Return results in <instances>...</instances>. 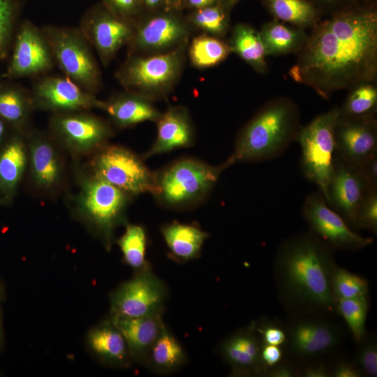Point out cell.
<instances>
[{
    "label": "cell",
    "instance_id": "5",
    "mask_svg": "<svg viewBox=\"0 0 377 377\" xmlns=\"http://www.w3.org/2000/svg\"><path fill=\"white\" fill-rule=\"evenodd\" d=\"M230 166L227 160L211 165L194 158H182L155 172L153 195L161 205L169 208L195 205L211 193L221 174Z\"/></svg>",
    "mask_w": 377,
    "mask_h": 377
},
{
    "label": "cell",
    "instance_id": "52",
    "mask_svg": "<svg viewBox=\"0 0 377 377\" xmlns=\"http://www.w3.org/2000/svg\"><path fill=\"white\" fill-rule=\"evenodd\" d=\"M13 131L8 124L0 117V146L7 140Z\"/></svg>",
    "mask_w": 377,
    "mask_h": 377
},
{
    "label": "cell",
    "instance_id": "20",
    "mask_svg": "<svg viewBox=\"0 0 377 377\" xmlns=\"http://www.w3.org/2000/svg\"><path fill=\"white\" fill-rule=\"evenodd\" d=\"M341 337L340 329L333 323L323 319L304 318L289 327L286 342L292 354L309 358L334 348Z\"/></svg>",
    "mask_w": 377,
    "mask_h": 377
},
{
    "label": "cell",
    "instance_id": "29",
    "mask_svg": "<svg viewBox=\"0 0 377 377\" xmlns=\"http://www.w3.org/2000/svg\"><path fill=\"white\" fill-rule=\"evenodd\" d=\"M259 32L267 56L297 54L308 36L304 29L289 26L275 19L265 23Z\"/></svg>",
    "mask_w": 377,
    "mask_h": 377
},
{
    "label": "cell",
    "instance_id": "34",
    "mask_svg": "<svg viewBox=\"0 0 377 377\" xmlns=\"http://www.w3.org/2000/svg\"><path fill=\"white\" fill-rule=\"evenodd\" d=\"M350 90L344 103L339 108V115L344 117H376L377 110L376 81L360 83Z\"/></svg>",
    "mask_w": 377,
    "mask_h": 377
},
{
    "label": "cell",
    "instance_id": "2",
    "mask_svg": "<svg viewBox=\"0 0 377 377\" xmlns=\"http://www.w3.org/2000/svg\"><path fill=\"white\" fill-rule=\"evenodd\" d=\"M332 249L311 232L284 240L277 251L274 273L286 306L302 311L335 310L330 285Z\"/></svg>",
    "mask_w": 377,
    "mask_h": 377
},
{
    "label": "cell",
    "instance_id": "19",
    "mask_svg": "<svg viewBox=\"0 0 377 377\" xmlns=\"http://www.w3.org/2000/svg\"><path fill=\"white\" fill-rule=\"evenodd\" d=\"M335 154L358 166L377 154V121L371 117L339 116L334 128Z\"/></svg>",
    "mask_w": 377,
    "mask_h": 377
},
{
    "label": "cell",
    "instance_id": "45",
    "mask_svg": "<svg viewBox=\"0 0 377 377\" xmlns=\"http://www.w3.org/2000/svg\"><path fill=\"white\" fill-rule=\"evenodd\" d=\"M282 357L283 351L279 346L262 345L260 359L265 369V374L269 369L281 362Z\"/></svg>",
    "mask_w": 377,
    "mask_h": 377
},
{
    "label": "cell",
    "instance_id": "40",
    "mask_svg": "<svg viewBox=\"0 0 377 377\" xmlns=\"http://www.w3.org/2000/svg\"><path fill=\"white\" fill-rule=\"evenodd\" d=\"M355 228L377 234V188H370L358 208Z\"/></svg>",
    "mask_w": 377,
    "mask_h": 377
},
{
    "label": "cell",
    "instance_id": "31",
    "mask_svg": "<svg viewBox=\"0 0 377 377\" xmlns=\"http://www.w3.org/2000/svg\"><path fill=\"white\" fill-rule=\"evenodd\" d=\"M186 362L184 348L164 325L151 348L146 366L156 374H168L177 371Z\"/></svg>",
    "mask_w": 377,
    "mask_h": 377
},
{
    "label": "cell",
    "instance_id": "51",
    "mask_svg": "<svg viewBox=\"0 0 377 377\" xmlns=\"http://www.w3.org/2000/svg\"><path fill=\"white\" fill-rule=\"evenodd\" d=\"M143 12H156L168 8V0H141Z\"/></svg>",
    "mask_w": 377,
    "mask_h": 377
},
{
    "label": "cell",
    "instance_id": "6",
    "mask_svg": "<svg viewBox=\"0 0 377 377\" xmlns=\"http://www.w3.org/2000/svg\"><path fill=\"white\" fill-rule=\"evenodd\" d=\"M132 197L94 175L82 182L77 213L108 250L112 246L114 230L126 223L125 212Z\"/></svg>",
    "mask_w": 377,
    "mask_h": 377
},
{
    "label": "cell",
    "instance_id": "24",
    "mask_svg": "<svg viewBox=\"0 0 377 377\" xmlns=\"http://www.w3.org/2000/svg\"><path fill=\"white\" fill-rule=\"evenodd\" d=\"M162 316L158 313L136 318L110 317L125 338L133 361L146 366L151 348L165 325Z\"/></svg>",
    "mask_w": 377,
    "mask_h": 377
},
{
    "label": "cell",
    "instance_id": "53",
    "mask_svg": "<svg viewBox=\"0 0 377 377\" xmlns=\"http://www.w3.org/2000/svg\"><path fill=\"white\" fill-rule=\"evenodd\" d=\"M168 8L182 10L183 0H168Z\"/></svg>",
    "mask_w": 377,
    "mask_h": 377
},
{
    "label": "cell",
    "instance_id": "49",
    "mask_svg": "<svg viewBox=\"0 0 377 377\" xmlns=\"http://www.w3.org/2000/svg\"><path fill=\"white\" fill-rule=\"evenodd\" d=\"M305 377H327L330 371L323 364H311L304 367L300 373Z\"/></svg>",
    "mask_w": 377,
    "mask_h": 377
},
{
    "label": "cell",
    "instance_id": "35",
    "mask_svg": "<svg viewBox=\"0 0 377 377\" xmlns=\"http://www.w3.org/2000/svg\"><path fill=\"white\" fill-rule=\"evenodd\" d=\"M117 243L126 264L138 272L149 266L146 260L147 235L144 227L127 223L124 234Z\"/></svg>",
    "mask_w": 377,
    "mask_h": 377
},
{
    "label": "cell",
    "instance_id": "47",
    "mask_svg": "<svg viewBox=\"0 0 377 377\" xmlns=\"http://www.w3.org/2000/svg\"><path fill=\"white\" fill-rule=\"evenodd\" d=\"M330 374L334 377H360L362 374L355 363L341 360L330 370Z\"/></svg>",
    "mask_w": 377,
    "mask_h": 377
},
{
    "label": "cell",
    "instance_id": "22",
    "mask_svg": "<svg viewBox=\"0 0 377 377\" xmlns=\"http://www.w3.org/2000/svg\"><path fill=\"white\" fill-rule=\"evenodd\" d=\"M156 123V140L143 156V159L177 149L188 147L193 144L194 128L186 108L181 105L171 106L161 112Z\"/></svg>",
    "mask_w": 377,
    "mask_h": 377
},
{
    "label": "cell",
    "instance_id": "17",
    "mask_svg": "<svg viewBox=\"0 0 377 377\" xmlns=\"http://www.w3.org/2000/svg\"><path fill=\"white\" fill-rule=\"evenodd\" d=\"M28 148V163L31 180L42 193H50L61 185L64 165L56 141L38 131L26 133Z\"/></svg>",
    "mask_w": 377,
    "mask_h": 377
},
{
    "label": "cell",
    "instance_id": "30",
    "mask_svg": "<svg viewBox=\"0 0 377 377\" xmlns=\"http://www.w3.org/2000/svg\"><path fill=\"white\" fill-rule=\"evenodd\" d=\"M228 44L232 52L256 71L262 74L267 73V55L259 31L250 24L237 23L232 29Z\"/></svg>",
    "mask_w": 377,
    "mask_h": 377
},
{
    "label": "cell",
    "instance_id": "46",
    "mask_svg": "<svg viewBox=\"0 0 377 377\" xmlns=\"http://www.w3.org/2000/svg\"><path fill=\"white\" fill-rule=\"evenodd\" d=\"M371 188H377V154L357 166Z\"/></svg>",
    "mask_w": 377,
    "mask_h": 377
},
{
    "label": "cell",
    "instance_id": "55",
    "mask_svg": "<svg viewBox=\"0 0 377 377\" xmlns=\"http://www.w3.org/2000/svg\"><path fill=\"white\" fill-rule=\"evenodd\" d=\"M362 3L376 4V0H361Z\"/></svg>",
    "mask_w": 377,
    "mask_h": 377
},
{
    "label": "cell",
    "instance_id": "54",
    "mask_svg": "<svg viewBox=\"0 0 377 377\" xmlns=\"http://www.w3.org/2000/svg\"><path fill=\"white\" fill-rule=\"evenodd\" d=\"M240 1L241 0H222L221 3L231 11L234 6Z\"/></svg>",
    "mask_w": 377,
    "mask_h": 377
},
{
    "label": "cell",
    "instance_id": "50",
    "mask_svg": "<svg viewBox=\"0 0 377 377\" xmlns=\"http://www.w3.org/2000/svg\"><path fill=\"white\" fill-rule=\"evenodd\" d=\"M222 0H183V8L191 10L221 3Z\"/></svg>",
    "mask_w": 377,
    "mask_h": 377
},
{
    "label": "cell",
    "instance_id": "56",
    "mask_svg": "<svg viewBox=\"0 0 377 377\" xmlns=\"http://www.w3.org/2000/svg\"><path fill=\"white\" fill-rule=\"evenodd\" d=\"M6 204L4 200L2 199V198L0 196V205Z\"/></svg>",
    "mask_w": 377,
    "mask_h": 377
},
{
    "label": "cell",
    "instance_id": "57",
    "mask_svg": "<svg viewBox=\"0 0 377 377\" xmlns=\"http://www.w3.org/2000/svg\"><path fill=\"white\" fill-rule=\"evenodd\" d=\"M0 332H1V322H0Z\"/></svg>",
    "mask_w": 377,
    "mask_h": 377
},
{
    "label": "cell",
    "instance_id": "23",
    "mask_svg": "<svg viewBox=\"0 0 377 377\" xmlns=\"http://www.w3.org/2000/svg\"><path fill=\"white\" fill-rule=\"evenodd\" d=\"M28 165L26 133L13 131L0 146V196L11 202Z\"/></svg>",
    "mask_w": 377,
    "mask_h": 377
},
{
    "label": "cell",
    "instance_id": "42",
    "mask_svg": "<svg viewBox=\"0 0 377 377\" xmlns=\"http://www.w3.org/2000/svg\"><path fill=\"white\" fill-rule=\"evenodd\" d=\"M111 13L123 19L135 21L142 13L141 0H102Z\"/></svg>",
    "mask_w": 377,
    "mask_h": 377
},
{
    "label": "cell",
    "instance_id": "25",
    "mask_svg": "<svg viewBox=\"0 0 377 377\" xmlns=\"http://www.w3.org/2000/svg\"><path fill=\"white\" fill-rule=\"evenodd\" d=\"M87 343L92 354L105 365L124 368L133 362L125 338L110 318L89 331Z\"/></svg>",
    "mask_w": 377,
    "mask_h": 377
},
{
    "label": "cell",
    "instance_id": "26",
    "mask_svg": "<svg viewBox=\"0 0 377 377\" xmlns=\"http://www.w3.org/2000/svg\"><path fill=\"white\" fill-rule=\"evenodd\" d=\"M104 110L112 123L119 128L132 127L145 121L156 122L160 112L154 102L133 92L124 91L101 101Z\"/></svg>",
    "mask_w": 377,
    "mask_h": 377
},
{
    "label": "cell",
    "instance_id": "44",
    "mask_svg": "<svg viewBox=\"0 0 377 377\" xmlns=\"http://www.w3.org/2000/svg\"><path fill=\"white\" fill-rule=\"evenodd\" d=\"M325 14L334 13L351 8L360 3L361 0H309Z\"/></svg>",
    "mask_w": 377,
    "mask_h": 377
},
{
    "label": "cell",
    "instance_id": "48",
    "mask_svg": "<svg viewBox=\"0 0 377 377\" xmlns=\"http://www.w3.org/2000/svg\"><path fill=\"white\" fill-rule=\"evenodd\" d=\"M300 371L290 363L279 362L269 369L265 376L269 377H295L299 376Z\"/></svg>",
    "mask_w": 377,
    "mask_h": 377
},
{
    "label": "cell",
    "instance_id": "39",
    "mask_svg": "<svg viewBox=\"0 0 377 377\" xmlns=\"http://www.w3.org/2000/svg\"><path fill=\"white\" fill-rule=\"evenodd\" d=\"M18 0H0V60L6 57L19 13Z\"/></svg>",
    "mask_w": 377,
    "mask_h": 377
},
{
    "label": "cell",
    "instance_id": "12",
    "mask_svg": "<svg viewBox=\"0 0 377 377\" xmlns=\"http://www.w3.org/2000/svg\"><path fill=\"white\" fill-rule=\"evenodd\" d=\"M167 296L166 285L149 265L135 272L111 293L110 316L136 318L163 313Z\"/></svg>",
    "mask_w": 377,
    "mask_h": 377
},
{
    "label": "cell",
    "instance_id": "7",
    "mask_svg": "<svg viewBox=\"0 0 377 377\" xmlns=\"http://www.w3.org/2000/svg\"><path fill=\"white\" fill-rule=\"evenodd\" d=\"M41 29L64 75L96 95L103 86L102 74L93 48L79 27L46 25Z\"/></svg>",
    "mask_w": 377,
    "mask_h": 377
},
{
    "label": "cell",
    "instance_id": "11",
    "mask_svg": "<svg viewBox=\"0 0 377 377\" xmlns=\"http://www.w3.org/2000/svg\"><path fill=\"white\" fill-rule=\"evenodd\" d=\"M49 129L56 142L75 156L95 153L114 133L109 121L87 110L54 113Z\"/></svg>",
    "mask_w": 377,
    "mask_h": 377
},
{
    "label": "cell",
    "instance_id": "10",
    "mask_svg": "<svg viewBox=\"0 0 377 377\" xmlns=\"http://www.w3.org/2000/svg\"><path fill=\"white\" fill-rule=\"evenodd\" d=\"M90 167L92 175L133 196L144 193L153 195L155 191V172L124 147L106 144L93 154Z\"/></svg>",
    "mask_w": 377,
    "mask_h": 377
},
{
    "label": "cell",
    "instance_id": "14",
    "mask_svg": "<svg viewBox=\"0 0 377 377\" xmlns=\"http://www.w3.org/2000/svg\"><path fill=\"white\" fill-rule=\"evenodd\" d=\"M302 214L310 232L332 249L357 251L373 242L372 237H363L352 230L345 220L329 207L319 191L306 196Z\"/></svg>",
    "mask_w": 377,
    "mask_h": 377
},
{
    "label": "cell",
    "instance_id": "41",
    "mask_svg": "<svg viewBox=\"0 0 377 377\" xmlns=\"http://www.w3.org/2000/svg\"><path fill=\"white\" fill-rule=\"evenodd\" d=\"M355 357V364L362 374L369 376L377 375V343L374 337L364 339L360 342Z\"/></svg>",
    "mask_w": 377,
    "mask_h": 377
},
{
    "label": "cell",
    "instance_id": "33",
    "mask_svg": "<svg viewBox=\"0 0 377 377\" xmlns=\"http://www.w3.org/2000/svg\"><path fill=\"white\" fill-rule=\"evenodd\" d=\"M187 47L190 61L198 68L216 66L232 53L228 42L204 33L194 37Z\"/></svg>",
    "mask_w": 377,
    "mask_h": 377
},
{
    "label": "cell",
    "instance_id": "16",
    "mask_svg": "<svg viewBox=\"0 0 377 377\" xmlns=\"http://www.w3.org/2000/svg\"><path fill=\"white\" fill-rule=\"evenodd\" d=\"M35 110L54 113L89 111L101 108V101L66 75H43L30 90Z\"/></svg>",
    "mask_w": 377,
    "mask_h": 377
},
{
    "label": "cell",
    "instance_id": "21",
    "mask_svg": "<svg viewBox=\"0 0 377 377\" xmlns=\"http://www.w3.org/2000/svg\"><path fill=\"white\" fill-rule=\"evenodd\" d=\"M262 341L252 325L239 329L219 346V353L235 376L265 374L260 359Z\"/></svg>",
    "mask_w": 377,
    "mask_h": 377
},
{
    "label": "cell",
    "instance_id": "18",
    "mask_svg": "<svg viewBox=\"0 0 377 377\" xmlns=\"http://www.w3.org/2000/svg\"><path fill=\"white\" fill-rule=\"evenodd\" d=\"M370 188L357 166L336 154L326 202L350 228H355L358 208Z\"/></svg>",
    "mask_w": 377,
    "mask_h": 377
},
{
    "label": "cell",
    "instance_id": "8",
    "mask_svg": "<svg viewBox=\"0 0 377 377\" xmlns=\"http://www.w3.org/2000/svg\"><path fill=\"white\" fill-rule=\"evenodd\" d=\"M339 116L337 106L318 115L300 128L296 138L301 147L302 174L317 186L325 201L334 169V128Z\"/></svg>",
    "mask_w": 377,
    "mask_h": 377
},
{
    "label": "cell",
    "instance_id": "1",
    "mask_svg": "<svg viewBox=\"0 0 377 377\" xmlns=\"http://www.w3.org/2000/svg\"><path fill=\"white\" fill-rule=\"evenodd\" d=\"M297 54L290 77L323 98L376 81V4L360 3L321 20L311 28Z\"/></svg>",
    "mask_w": 377,
    "mask_h": 377
},
{
    "label": "cell",
    "instance_id": "28",
    "mask_svg": "<svg viewBox=\"0 0 377 377\" xmlns=\"http://www.w3.org/2000/svg\"><path fill=\"white\" fill-rule=\"evenodd\" d=\"M170 256L179 262L198 257L209 234L193 224L172 222L161 228Z\"/></svg>",
    "mask_w": 377,
    "mask_h": 377
},
{
    "label": "cell",
    "instance_id": "15",
    "mask_svg": "<svg viewBox=\"0 0 377 377\" xmlns=\"http://www.w3.org/2000/svg\"><path fill=\"white\" fill-rule=\"evenodd\" d=\"M54 64L52 50L41 28L29 20L22 22L15 35L12 56L3 77H37L47 74Z\"/></svg>",
    "mask_w": 377,
    "mask_h": 377
},
{
    "label": "cell",
    "instance_id": "43",
    "mask_svg": "<svg viewBox=\"0 0 377 377\" xmlns=\"http://www.w3.org/2000/svg\"><path fill=\"white\" fill-rule=\"evenodd\" d=\"M263 344L281 346L287 341V334L279 325L272 322L251 323Z\"/></svg>",
    "mask_w": 377,
    "mask_h": 377
},
{
    "label": "cell",
    "instance_id": "37",
    "mask_svg": "<svg viewBox=\"0 0 377 377\" xmlns=\"http://www.w3.org/2000/svg\"><path fill=\"white\" fill-rule=\"evenodd\" d=\"M335 309L347 324L353 339L360 343L365 337V323L369 310L368 296L339 300Z\"/></svg>",
    "mask_w": 377,
    "mask_h": 377
},
{
    "label": "cell",
    "instance_id": "32",
    "mask_svg": "<svg viewBox=\"0 0 377 377\" xmlns=\"http://www.w3.org/2000/svg\"><path fill=\"white\" fill-rule=\"evenodd\" d=\"M275 20L306 29L313 28L325 13L309 0H262Z\"/></svg>",
    "mask_w": 377,
    "mask_h": 377
},
{
    "label": "cell",
    "instance_id": "3",
    "mask_svg": "<svg viewBox=\"0 0 377 377\" xmlns=\"http://www.w3.org/2000/svg\"><path fill=\"white\" fill-rule=\"evenodd\" d=\"M301 127L300 111L293 100L283 96L272 98L239 131L234 151L227 161L232 165L276 158L296 140Z\"/></svg>",
    "mask_w": 377,
    "mask_h": 377
},
{
    "label": "cell",
    "instance_id": "9",
    "mask_svg": "<svg viewBox=\"0 0 377 377\" xmlns=\"http://www.w3.org/2000/svg\"><path fill=\"white\" fill-rule=\"evenodd\" d=\"M192 29L182 10L143 12L135 20L128 54L163 53L188 45Z\"/></svg>",
    "mask_w": 377,
    "mask_h": 377
},
{
    "label": "cell",
    "instance_id": "13",
    "mask_svg": "<svg viewBox=\"0 0 377 377\" xmlns=\"http://www.w3.org/2000/svg\"><path fill=\"white\" fill-rule=\"evenodd\" d=\"M134 27L135 21L115 15L100 3L86 12L79 29L96 52L101 64L107 67L119 50L129 43Z\"/></svg>",
    "mask_w": 377,
    "mask_h": 377
},
{
    "label": "cell",
    "instance_id": "4",
    "mask_svg": "<svg viewBox=\"0 0 377 377\" xmlns=\"http://www.w3.org/2000/svg\"><path fill=\"white\" fill-rule=\"evenodd\" d=\"M188 45L163 53L128 54L115 77L126 91L153 102L165 98L182 76Z\"/></svg>",
    "mask_w": 377,
    "mask_h": 377
},
{
    "label": "cell",
    "instance_id": "27",
    "mask_svg": "<svg viewBox=\"0 0 377 377\" xmlns=\"http://www.w3.org/2000/svg\"><path fill=\"white\" fill-rule=\"evenodd\" d=\"M35 110L31 91L8 81L0 82V117L13 131L26 133Z\"/></svg>",
    "mask_w": 377,
    "mask_h": 377
},
{
    "label": "cell",
    "instance_id": "36",
    "mask_svg": "<svg viewBox=\"0 0 377 377\" xmlns=\"http://www.w3.org/2000/svg\"><path fill=\"white\" fill-rule=\"evenodd\" d=\"M230 10L221 3L191 10L186 16L193 28L215 37H223L229 28Z\"/></svg>",
    "mask_w": 377,
    "mask_h": 377
},
{
    "label": "cell",
    "instance_id": "38",
    "mask_svg": "<svg viewBox=\"0 0 377 377\" xmlns=\"http://www.w3.org/2000/svg\"><path fill=\"white\" fill-rule=\"evenodd\" d=\"M330 285L336 302L339 300L368 296V281L337 264L332 271Z\"/></svg>",
    "mask_w": 377,
    "mask_h": 377
}]
</instances>
